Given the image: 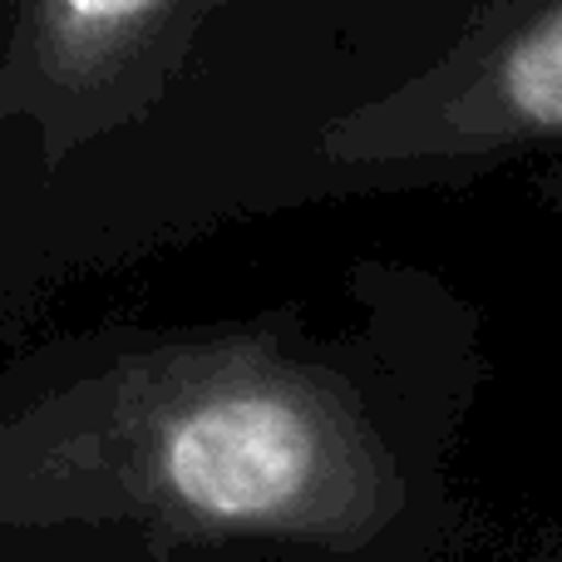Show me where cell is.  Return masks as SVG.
Wrapping results in <instances>:
<instances>
[{"mask_svg":"<svg viewBox=\"0 0 562 562\" xmlns=\"http://www.w3.org/2000/svg\"><path fill=\"white\" fill-rule=\"evenodd\" d=\"M164 474L188 508L227 524L267 518L311 474V429L291 405L233 395L203 405L168 435Z\"/></svg>","mask_w":562,"mask_h":562,"instance_id":"cell-1","label":"cell"},{"mask_svg":"<svg viewBox=\"0 0 562 562\" xmlns=\"http://www.w3.org/2000/svg\"><path fill=\"white\" fill-rule=\"evenodd\" d=\"M474 104L524 128H562V0H533L474 59Z\"/></svg>","mask_w":562,"mask_h":562,"instance_id":"cell-2","label":"cell"},{"mask_svg":"<svg viewBox=\"0 0 562 562\" xmlns=\"http://www.w3.org/2000/svg\"><path fill=\"white\" fill-rule=\"evenodd\" d=\"M188 5L193 0H35V25L65 69H104L178 25Z\"/></svg>","mask_w":562,"mask_h":562,"instance_id":"cell-3","label":"cell"}]
</instances>
